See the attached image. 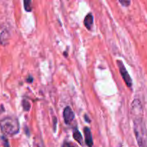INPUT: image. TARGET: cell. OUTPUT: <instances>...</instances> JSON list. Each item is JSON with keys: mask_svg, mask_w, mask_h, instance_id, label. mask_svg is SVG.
Here are the masks:
<instances>
[{"mask_svg": "<svg viewBox=\"0 0 147 147\" xmlns=\"http://www.w3.org/2000/svg\"><path fill=\"white\" fill-rule=\"evenodd\" d=\"M63 119L66 124H70L74 119V113L69 106L65 108L63 111Z\"/></svg>", "mask_w": 147, "mask_h": 147, "instance_id": "5", "label": "cell"}, {"mask_svg": "<svg viewBox=\"0 0 147 147\" xmlns=\"http://www.w3.org/2000/svg\"><path fill=\"white\" fill-rule=\"evenodd\" d=\"M73 136H74V139L79 144L82 145L83 144V139H82V134L79 133V131L77 129H75L74 131V133H73Z\"/></svg>", "mask_w": 147, "mask_h": 147, "instance_id": "8", "label": "cell"}, {"mask_svg": "<svg viewBox=\"0 0 147 147\" xmlns=\"http://www.w3.org/2000/svg\"><path fill=\"white\" fill-rule=\"evenodd\" d=\"M9 38V34L6 30H4L0 34V42L2 45H6Z\"/></svg>", "mask_w": 147, "mask_h": 147, "instance_id": "9", "label": "cell"}, {"mask_svg": "<svg viewBox=\"0 0 147 147\" xmlns=\"http://www.w3.org/2000/svg\"><path fill=\"white\" fill-rule=\"evenodd\" d=\"M62 147H71V146L69 143H64L63 144V146H62Z\"/></svg>", "mask_w": 147, "mask_h": 147, "instance_id": "16", "label": "cell"}, {"mask_svg": "<svg viewBox=\"0 0 147 147\" xmlns=\"http://www.w3.org/2000/svg\"><path fill=\"white\" fill-rule=\"evenodd\" d=\"M24 9L27 11H30L32 10V7H31V1H24Z\"/></svg>", "mask_w": 147, "mask_h": 147, "instance_id": "11", "label": "cell"}, {"mask_svg": "<svg viewBox=\"0 0 147 147\" xmlns=\"http://www.w3.org/2000/svg\"><path fill=\"white\" fill-rule=\"evenodd\" d=\"M0 129L4 135L14 136L20 131V124L15 118L6 117L0 121Z\"/></svg>", "mask_w": 147, "mask_h": 147, "instance_id": "2", "label": "cell"}, {"mask_svg": "<svg viewBox=\"0 0 147 147\" xmlns=\"http://www.w3.org/2000/svg\"><path fill=\"white\" fill-rule=\"evenodd\" d=\"M84 23L85 27H86L88 30H91L92 24H93V16H92V14H91V13H89V14L85 17Z\"/></svg>", "mask_w": 147, "mask_h": 147, "instance_id": "7", "label": "cell"}, {"mask_svg": "<svg viewBox=\"0 0 147 147\" xmlns=\"http://www.w3.org/2000/svg\"><path fill=\"white\" fill-rule=\"evenodd\" d=\"M22 107L23 109H24V110L25 111H27L30 110V103H29L27 100H22Z\"/></svg>", "mask_w": 147, "mask_h": 147, "instance_id": "12", "label": "cell"}, {"mask_svg": "<svg viewBox=\"0 0 147 147\" xmlns=\"http://www.w3.org/2000/svg\"><path fill=\"white\" fill-rule=\"evenodd\" d=\"M117 65H118V68H119V71L120 73L122 79L124 80L125 83H126L127 86L131 88V86H132V80H131V78L130 77L126 68H125V67L124 66L123 63H122V62L120 61V60H117Z\"/></svg>", "mask_w": 147, "mask_h": 147, "instance_id": "3", "label": "cell"}, {"mask_svg": "<svg viewBox=\"0 0 147 147\" xmlns=\"http://www.w3.org/2000/svg\"><path fill=\"white\" fill-rule=\"evenodd\" d=\"M33 147H45L43 140L38 136H36L33 141Z\"/></svg>", "mask_w": 147, "mask_h": 147, "instance_id": "10", "label": "cell"}, {"mask_svg": "<svg viewBox=\"0 0 147 147\" xmlns=\"http://www.w3.org/2000/svg\"><path fill=\"white\" fill-rule=\"evenodd\" d=\"M1 139H2L3 141V144H4V147H10V145H9V143H8V140H7L5 137L2 136V137H1Z\"/></svg>", "mask_w": 147, "mask_h": 147, "instance_id": "13", "label": "cell"}, {"mask_svg": "<svg viewBox=\"0 0 147 147\" xmlns=\"http://www.w3.org/2000/svg\"><path fill=\"white\" fill-rule=\"evenodd\" d=\"M53 129H54V131H56V124H57V119L56 117L53 118Z\"/></svg>", "mask_w": 147, "mask_h": 147, "instance_id": "15", "label": "cell"}, {"mask_svg": "<svg viewBox=\"0 0 147 147\" xmlns=\"http://www.w3.org/2000/svg\"><path fill=\"white\" fill-rule=\"evenodd\" d=\"M84 132L85 135V142H86V144L89 147H92L93 146V140H92V136L90 129L88 127H85L84 129Z\"/></svg>", "mask_w": 147, "mask_h": 147, "instance_id": "6", "label": "cell"}, {"mask_svg": "<svg viewBox=\"0 0 147 147\" xmlns=\"http://www.w3.org/2000/svg\"><path fill=\"white\" fill-rule=\"evenodd\" d=\"M134 134L138 147H147V127L143 117L133 119Z\"/></svg>", "mask_w": 147, "mask_h": 147, "instance_id": "1", "label": "cell"}, {"mask_svg": "<svg viewBox=\"0 0 147 147\" xmlns=\"http://www.w3.org/2000/svg\"><path fill=\"white\" fill-rule=\"evenodd\" d=\"M119 2L121 4H122V6H125V7H128L131 4V1H122V0H120V1H119Z\"/></svg>", "mask_w": 147, "mask_h": 147, "instance_id": "14", "label": "cell"}, {"mask_svg": "<svg viewBox=\"0 0 147 147\" xmlns=\"http://www.w3.org/2000/svg\"><path fill=\"white\" fill-rule=\"evenodd\" d=\"M84 119H86V121L88 122V123H89V122H90V121H89V119H88V117H87V116H86V115H85Z\"/></svg>", "mask_w": 147, "mask_h": 147, "instance_id": "18", "label": "cell"}, {"mask_svg": "<svg viewBox=\"0 0 147 147\" xmlns=\"http://www.w3.org/2000/svg\"><path fill=\"white\" fill-rule=\"evenodd\" d=\"M33 79L31 77H30V78H29V79H27V82H29V83H31V82L33 81Z\"/></svg>", "mask_w": 147, "mask_h": 147, "instance_id": "17", "label": "cell"}, {"mask_svg": "<svg viewBox=\"0 0 147 147\" xmlns=\"http://www.w3.org/2000/svg\"><path fill=\"white\" fill-rule=\"evenodd\" d=\"M131 115L133 119L143 117V109L141 103L138 99H135L131 106Z\"/></svg>", "mask_w": 147, "mask_h": 147, "instance_id": "4", "label": "cell"}]
</instances>
